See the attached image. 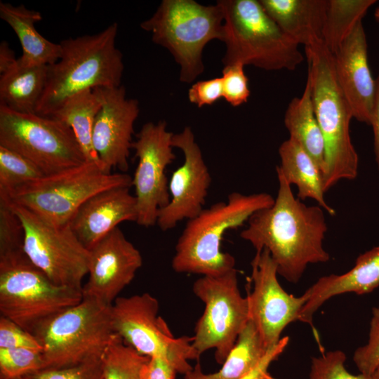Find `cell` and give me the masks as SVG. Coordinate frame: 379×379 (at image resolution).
<instances>
[{
  "mask_svg": "<svg viewBox=\"0 0 379 379\" xmlns=\"http://www.w3.org/2000/svg\"><path fill=\"white\" fill-rule=\"evenodd\" d=\"M276 171L279 188L273 204L255 213L240 237L256 251L266 248L278 274L297 283L308 265L330 259L323 246L328 227L323 208L295 197L281 172Z\"/></svg>",
  "mask_w": 379,
  "mask_h": 379,
  "instance_id": "6da1fadb",
  "label": "cell"
},
{
  "mask_svg": "<svg viewBox=\"0 0 379 379\" xmlns=\"http://www.w3.org/2000/svg\"><path fill=\"white\" fill-rule=\"evenodd\" d=\"M114 22L92 35L62 41L59 60L48 65L47 80L36 114L50 117L71 96L96 88L120 86L124 62L116 46Z\"/></svg>",
  "mask_w": 379,
  "mask_h": 379,
  "instance_id": "7a4b0ae2",
  "label": "cell"
},
{
  "mask_svg": "<svg viewBox=\"0 0 379 379\" xmlns=\"http://www.w3.org/2000/svg\"><path fill=\"white\" fill-rule=\"evenodd\" d=\"M267 193L232 192L226 201L204 208L187 222L175 245L172 268L178 273L218 276L235 268V259L220 249L224 234L242 226L257 211L271 206Z\"/></svg>",
  "mask_w": 379,
  "mask_h": 379,
  "instance_id": "3957f363",
  "label": "cell"
},
{
  "mask_svg": "<svg viewBox=\"0 0 379 379\" xmlns=\"http://www.w3.org/2000/svg\"><path fill=\"white\" fill-rule=\"evenodd\" d=\"M316 117L325 145L323 187L356 178L359 157L350 135L351 107L336 78L333 53L322 41L305 47Z\"/></svg>",
  "mask_w": 379,
  "mask_h": 379,
  "instance_id": "277c9868",
  "label": "cell"
},
{
  "mask_svg": "<svg viewBox=\"0 0 379 379\" xmlns=\"http://www.w3.org/2000/svg\"><path fill=\"white\" fill-rule=\"evenodd\" d=\"M223 14L225 66L235 63L267 70H294L304 60L289 38L257 0H220Z\"/></svg>",
  "mask_w": 379,
  "mask_h": 379,
  "instance_id": "5b68a950",
  "label": "cell"
},
{
  "mask_svg": "<svg viewBox=\"0 0 379 379\" xmlns=\"http://www.w3.org/2000/svg\"><path fill=\"white\" fill-rule=\"evenodd\" d=\"M84 299L82 288L58 286L25 251L0 255V313L29 332Z\"/></svg>",
  "mask_w": 379,
  "mask_h": 379,
  "instance_id": "8992f818",
  "label": "cell"
},
{
  "mask_svg": "<svg viewBox=\"0 0 379 379\" xmlns=\"http://www.w3.org/2000/svg\"><path fill=\"white\" fill-rule=\"evenodd\" d=\"M220 6L193 0H163L153 15L140 24L154 43L166 48L180 67V80L191 83L204 69L202 53L213 39L223 38Z\"/></svg>",
  "mask_w": 379,
  "mask_h": 379,
  "instance_id": "52a82bcc",
  "label": "cell"
},
{
  "mask_svg": "<svg viewBox=\"0 0 379 379\" xmlns=\"http://www.w3.org/2000/svg\"><path fill=\"white\" fill-rule=\"evenodd\" d=\"M34 335L43 347L44 369L102 359L118 337L111 305L86 298L51 319Z\"/></svg>",
  "mask_w": 379,
  "mask_h": 379,
  "instance_id": "ba28073f",
  "label": "cell"
},
{
  "mask_svg": "<svg viewBox=\"0 0 379 379\" xmlns=\"http://www.w3.org/2000/svg\"><path fill=\"white\" fill-rule=\"evenodd\" d=\"M131 186L132 177L128 174H107L98 164L85 162L58 173L44 175L0 196L51 222L65 225L82 204L98 192Z\"/></svg>",
  "mask_w": 379,
  "mask_h": 379,
  "instance_id": "9c48e42d",
  "label": "cell"
},
{
  "mask_svg": "<svg viewBox=\"0 0 379 379\" xmlns=\"http://www.w3.org/2000/svg\"><path fill=\"white\" fill-rule=\"evenodd\" d=\"M0 146L13 150L53 175L86 162L72 130L62 122L0 105Z\"/></svg>",
  "mask_w": 379,
  "mask_h": 379,
  "instance_id": "30bf717a",
  "label": "cell"
},
{
  "mask_svg": "<svg viewBox=\"0 0 379 379\" xmlns=\"http://www.w3.org/2000/svg\"><path fill=\"white\" fill-rule=\"evenodd\" d=\"M158 312V300L148 293L118 297L111 305L114 331L140 354L162 357L185 375L193 368L188 361L200 357L192 346L193 336L175 338Z\"/></svg>",
  "mask_w": 379,
  "mask_h": 379,
  "instance_id": "8fae6325",
  "label": "cell"
},
{
  "mask_svg": "<svg viewBox=\"0 0 379 379\" xmlns=\"http://www.w3.org/2000/svg\"><path fill=\"white\" fill-rule=\"evenodd\" d=\"M192 290L205 305L192 346L200 355L215 349V359L222 364L250 319L248 298L240 293L237 272L234 268L218 276H202Z\"/></svg>",
  "mask_w": 379,
  "mask_h": 379,
  "instance_id": "7c38bea8",
  "label": "cell"
},
{
  "mask_svg": "<svg viewBox=\"0 0 379 379\" xmlns=\"http://www.w3.org/2000/svg\"><path fill=\"white\" fill-rule=\"evenodd\" d=\"M7 200L22 224L24 251L29 260L55 284L82 288L90 251L69 225H55Z\"/></svg>",
  "mask_w": 379,
  "mask_h": 379,
  "instance_id": "4fadbf2b",
  "label": "cell"
},
{
  "mask_svg": "<svg viewBox=\"0 0 379 379\" xmlns=\"http://www.w3.org/2000/svg\"><path fill=\"white\" fill-rule=\"evenodd\" d=\"M172 132L165 121L147 122L132 143L138 163L132 186L137 204L136 223L149 227L157 224L159 211L170 201L166 169L175 159Z\"/></svg>",
  "mask_w": 379,
  "mask_h": 379,
  "instance_id": "5bb4252c",
  "label": "cell"
},
{
  "mask_svg": "<svg viewBox=\"0 0 379 379\" xmlns=\"http://www.w3.org/2000/svg\"><path fill=\"white\" fill-rule=\"evenodd\" d=\"M251 267L253 287L247 296L249 317L269 350L279 342L290 323L299 321L308 295L305 292L295 297L284 290L277 279V265L266 248L256 251Z\"/></svg>",
  "mask_w": 379,
  "mask_h": 379,
  "instance_id": "9a60e30c",
  "label": "cell"
},
{
  "mask_svg": "<svg viewBox=\"0 0 379 379\" xmlns=\"http://www.w3.org/2000/svg\"><path fill=\"white\" fill-rule=\"evenodd\" d=\"M172 145L182 152L184 162L173 172L168 183V204L158 213L157 225L163 231L198 215L204 209L211 183V174L190 127L173 134Z\"/></svg>",
  "mask_w": 379,
  "mask_h": 379,
  "instance_id": "2e32d148",
  "label": "cell"
},
{
  "mask_svg": "<svg viewBox=\"0 0 379 379\" xmlns=\"http://www.w3.org/2000/svg\"><path fill=\"white\" fill-rule=\"evenodd\" d=\"M101 103L93 129V145L100 168L107 174L112 168L123 173L128 168L134 123L140 112L138 100L127 98L125 87L93 90Z\"/></svg>",
  "mask_w": 379,
  "mask_h": 379,
  "instance_id": "e0dca14e",
  "label": "cell"
},
{
  "mask_svg": "<svg viewBox=\"0 0 379 379\" xmlns=\"http://www.w3.org/2000/svg\"><path fill=\"white\" fill-rule=\"evenodd\" d=\"M89 251L88 279L82 286L83 297L112 305L141 267L142 255L118 227Z\"/></svg>",
  "mask_w": 379,
  "mask_h": 379,
  "instance_id": "ac0fdd59",
  "label": "cell"
},
{
  "mask_svg": "<svg viewBox=\"0 0 379 379\" xmlns=\"http://www.w3.org/2000/svg\"><path fill=\"white\" fill-rule=\"evenodd\" d=\"M368 46L362 20L333 53L338 84L348 101L353 118L371 124L375 80L368 62Z\"/></svg>",
  "mask_w": 379,
  "mask_h": 379,
  "instance_id": "d6986e66",
  "label": "cell"
},
{
  "mask_svg": "<svg viewBox=\"0 0 379 379\" xmlns=\"http://www.w3.org/2000/svg\"><path fill=\"white\" fill-rule=\"evenodd\" d=\"M135 197L130 187L102 190L88 199L79 208L69 225L88 250L125 221L136 222Z\"/></svg>",
  "mask_w": 379,
  "mask_h": 379,
  "instance_id": "ffe728a7",
  "label": "cell"
},
{
  "mask_svg": "<svg viewBox=\"0 0 379 379\" xmlns=\"http://www.w3.org/2000/svg\"><path fill=\"white\" fill-rule=\"evenodd\" d=\"M379 286V246L359 255L354 266L342 274L320 277L305 291L308 299L299 321L312 324L315 312L328 299L345 293L362 295Z\"/></svg>",
  "mask_w": 379,
  "mask_h": 379,
  "instance_id": "44dd1931",
  "label": "cell"
},
{
  "mask_svg": "<svg viewBox=\"0 0 379 379\" xmlns=\"http://www.w3.org/2000/svg\"><path fill=\"white\" fill-rule=\"evenodd\" d=\"M260 3L299 46L307 47L322 41L328 0H260Z\"/></svg>",
  "mask_w": 379,
  "mask_h": 379,
  "instance_id": "7402d4cb",
  "label": "cell"
},
{
  "mask_svg": "<svg viewBox=\"0 0 379 379\" xmlns=\"http://www.w3.org/2000/svg\"><path fill=\"white\" fill-rule=\"evenodd\" d=\"M0 18L17 35L22 54L18 61L24 65H50L61 55V46L41 35L34 24L42 20L38 11L27 9L23 5L14 6L0 2Z\"/></svg>",
  "mask_w": 379,
  "mask_h": 379,
  "instance_id": "603a6c76",
  "label": "cell"
},
{
  "mask_svg": "<svg viewBox=\"0 0 379 379\" xmlns=\"http://www.w3.org/2000/svg\"><path fill=\"white\" fill-rule=\"evenodd\" d=\"M279 154L281 164L276 168L291 186L298 188V198L314 199L328 213L334 215V208L324 198L321 171L313 159L290 138L281 144Z\"/></svg>",
  "mask_w": 379,
  "mask_h": 379,
  "instance_id": "cb8c5ba5",
  "label": "cell"
},
{
  "mask_svg": "<svg viewBox=\"0 0 379 379\" xmlns=\"http://www.w3.org/2000/svg\"><path fill=\"white\" fill-rule=\"evenodd\" d=\"M48 65H16L0 76V105L23 114H36L47 80Z\"/></svg>",
  "mask_w": 379,
  "mask_h": 379,
  "instance_id": "d4e9b609",
  "label": "cell"
},
{
  "mask_svg": "<svg viewBox=\"0 0 379 379\" xmlns=\"http://www.w3.org/2000/svg\"><path fill=\"white\" fill-rule=\"evenodd\" d=\"M284 121L289 138L313 159L323 175L325 145L314 108L311 82L308 76L301 96L294 98L288 104Z\"/></svg>",
  "mask_w": 379,
  "mask_h": 379,
  "instance_id": "484cf974",
  "label": "cell"
},
{
  "mask_svg": "<svg viewBox=\"0 0 379 379\" xmlns=\"http://www.w3.org/2000/svg\"><path fill=\"white\" fill-rule=\"evenodd\" d=\"M267 351L255 324L249 319L218 371L204 373L197 364L185 375V379H240L259 364Z\"/></svg>",
  "mask_w": 379,
  "mask_h": 379,
  "instance_id": "4316f807",
  "label": "cell"
},
{
  "mask_svg": "<svg viewBox=\"0 0 379 379\" xmlns=\"http://www.w3.org/2000/svg\"><path fill=\"white\" fill-rule=\"evenodd\" d=\"M100 107V101L95 92L86 90L69 98L50 117L72 130L86 162L97 164L100 167L93 145V129Z\"/></svg>",
  "mask_w": 379,
  "mask_h": 379,
  "instance_id": "83f0119b",
  "label": "cell"
},
{
  "mask_svg": "<svg viewBox=\"0 0 379 379\" xmlns=\"http://www.w3.org/2000/svg\"><path fill=\"white\" fill-rule=\"evenodd\" d=\"M375 0H328L322 41L334 53Z\"/></svg>",
  "mask_w": 379,
  "mask_h": 379,
  "instance_id": "f1b7e54d",
  "label": "cell"
},
{
  "mask_svg": "<svg viewBox=\"0 0 379 379\" xmlns=\"http://www.w3.org/2000/svg\"><path fill=\"white\" fill-rule=\"evenodd\" d=\"M149 357L142 356L118 336L102 357L104 379H142Z\"/></svg>",
  "mask_w": 379,
  "mask_h": 379,
  "instance_id": "f546056e",
  "label": "cell"
},
{
  "mask_svg": "<svg viewBox=\"0 0 379 379\" xmlns=\"http://www.w3.org/2000/svg\"><path fill=\"white\" fill-rule=\"evenodd\" d=\"M46 175L33 162L21 154L0 146V194Z\"/></svg>",
  "mask_w": 379,
  "mask_h": 379,
  "instance_id": "4dcf8cb0",
  "label": "cell"
},
{
  "mask_svg": "<svg viewBox=\"0 0 379 379\" xmlns=\"http://www.w3.org/2000/svg\"><path fill=\"white\" fill-rule=\"evenodd\" d=\"M44 368L42 351L27 348H0V379L25 377Z\"/></svg>",
  "mask_w": 379,
  "mask_h": 379,
  "instance_id": "1f68e13d",
  "label": "cell"
},
{
  "mask_svg": "<svg viewBox=\"0 0 379 379\" xmlns=\"http://www.w3.org/2000/svg\"><path fill=\"white\" fill-rule=\"evenodd\" d=\"M24 251L22 224L9 205L0 196V255Z\"/></svg>",
  "mask_w": 379,
  "mask_h": 379,
  "instance_id": "d6a6232c",
  "label": "cell"
},
{
  "mask_svg": "<svg viewBox=\"0 0 379 379\" xmlns=\"http://www.w3.org/2000/svg\"><path fill=\"white\" fill-rule=\"evenodd\" d=\"M346 356L340 350L322 353L312 359L310 379H374L373 375H353L345 367Z\"/></svg>",
  "mask_w": 379,
  "mask_h": 379,
  "instance_id": "836d02e7",
  "label": "cell"
},
{
  "mask_svg": "<svg viewBox=\"0 0 379 379\" xmlns=\"http://www.w3.org/2000/svg\"><path fill=\"white\" fill-rule=\"evenodd\" d=\"M353 361L361 373L372 375L379 368V307L372 309L368 342L356 350Z\"/></svg>",
  "mask_w": 379,
  "mask_h": 379,
  "instance_id": "e575fe53",
  "label": "cell"
},
{
  "mask_svg": "<svg viewBox=\"0 0 379 379\" xmlns=\"http://www.w3.org/2000/svg\"><path fill=\"white\" fill-rule=\"evenodd\" d=\"M244 67V65L235 63L224 66L222 71V98L233 107L246 102L250 95Z\"/></svg>",
  "mask_w": 379,
  "mask_h": 379,
  "instance_id": "d590c367",
  "label": "cell"
},
{
  "mask_svg": "<svg viewBox=\"0 0 379 379\" xmlns=\"http://www.w3.org/2000/svg\"><path fill=\"white\" fill-rule=\"evenodd\" d=\"M28 379H104L102 359L59 368H46L26 376Z\"/></svg>",
  "mask_w": 379,
  "mask_h": 379,
  "instance_id": "8d00e7d4",
  "label": "cell"
},
{
  "mask_svg": "<svg viewBox=\"0 0 379 379\" xmlns=\"http://www.w3.org/2000/svg\"><path fill=\"white\" fill-rule=\"evenodd\" d=\"M0 348H27L43 352L33 334L3 316H0Z\"/></svg>",
  "mask_w": 379,
  "mask_h": 379,
  "instance_id": "74e56055",
  "label": "cell"
},
{
  "mask_svg": "<svg viewBox=\"0 0 379 379\" xmlns=\"http://www.w3.org/2000/svg\"><path fill=\"white\" fill-rule=\"evenodd\" d=\"M222 95L221 77L194 83L188 91L189 100L198 107L211 105L220 100Z\"/></svg>",
  "mask_w": 379,
  "mask_h": 379,
  "instance_id": "f35d334b",
  "label": "cell"
},
{
  "mask_svg": "<svg viewBox=\"0 0 379 379\" xmlns=\"http://www.w3.org/2000/svg\"><path fill=\"white\" fill-rule=\"evenodd\" d=\"M288 337L281 338L279 342L270 348L259 363L250 373L240 379H275L268 372L270 364L283 352L288 343Z\"/></svg>",
  "mask_w": 379,
  "mask_h": 379,
  "instance_id": "ab89813d",
  "label": "cell"
},
{
  "mask_svg": "<svg viewBox=\"0 0 379 379\" xmlns=\"http://www.w3.org/2000/svg\"><path fill=\"white\" fill-rule=\"evenodd\" d=\"M177 373L166 359L156 357L149 358L142 371V379H174Z\"/></svg>",
  "mask_w": 379,
  "mask_h": 379,
  "instance_id": "60d3db41",
  "label": "cell"
},
{
  "mask_svg": "<svg viewBox=\"0 0 379 379\" xmlns=\"http://www.w3.org/2000/svg\"><path fill=\"white\" fill-rule=\"evenodd\" d=\"M370 125L373 128L374 152L379 171V73L375 79V91Z\"/></svg>",
  "mask_w": 379,
  "mask_h": 379,
  "instance_id": "b9f144b4",
  "label": "cell"
},
{
  "mask_svg": "<svg viewBox=\"0 0 379 379\" xmlns=\"http://www.w3.org/2000/svg\"><path fill=\"white\" fill-rule=\"evenodd\" d=\"M13 51L10 48L8 42L3 41L0 44V73L4 74L17 63Z\"/></svg>",
  "mask_w": 379,
  "mask_h": 379,
  "instance_id": "7bdbcfd3",
  "label": "cell"
},
{
  "mask_svg": "<svg viewBox=\"0 0 379 379\" xmlns=\"http://www.w3.org/2000/svg\"><path fill=\"white\" fill-rule=\"evenodd\" d=\"M374 17L375 20L379 23V7L376 8L375 10Z\"/></svg>",
  "mask_w": 379,
  "mask_h": 379,
  "instance_id": "ee69618b",
  "label": "cell"
},
{
  "mask_svg": "<svg viewBox=\"0 0 379 379\" xmlns=\"http://www.w3.org/2000/svg\"><path fill=\"white\" fill-rule=\"evenodd\" d=\"M374 379H379V368L373 373Z\"/></svg>",
  "mask_w": 379,
  "mask_h": 379,
  "instance_id": "f6af8a7d",
  "label": "cell"
},
{
  "mask_svg": "<svg viewBox=\"0 0 379 379\" xmlns=\"http://www.w3.org/2000/svg\"><path fill=\"white\" fill-rule=\"evenodd\" d=\"M16 379H28V378L25 376V377H22V378H16Z\"/></svg>",
  "mask_w": 379,
  "mask_h": 379,
  "instance_id": "bcb514c9",
  "label": "cell"
}]
</instances>
